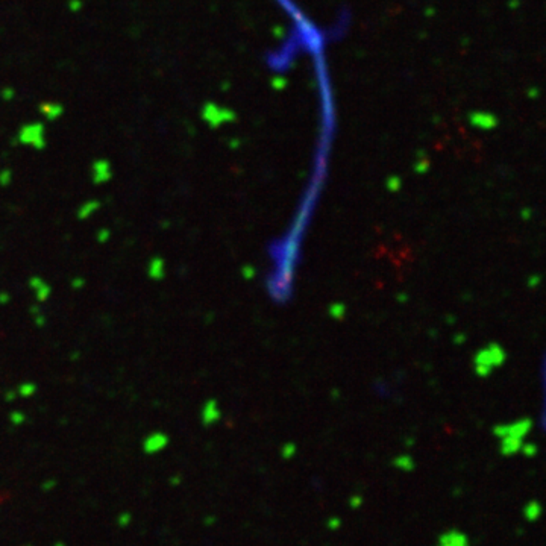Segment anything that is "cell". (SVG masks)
Instances as JSON below:
<instances>
[{
    "instance_id": "6da1fadb",
    "label": "cell",
    "mask_w": 546,
    "mask_h": 546,
    "mask_svg": "<svg viewBox=\"0 0 546 546\" xmlns=\"http://www.w3.org/2000/svg\"><path fill=\"white\" fill-rule=\"evenodd\" d=\"M531 426H532V423L529 419H522V420L511 423L510 426L496 428V432L502 440V443H501L502 452L507 455H511V454L517 452L519 449H522L523 439L529 432Z\"/></svg>"
},
{
    "instance_id": "7a4b0ae2",
    "label": "cell",
    "mask_w": 546,
    "mask_h": 546,
    "mask_svg": "<svg viewBox=\"0 0 546 546\" xmlns=\"http://www.w3.org/2000/svg\"><path fill=\"white\" fill-rule=\"evenodd\" d=\"M167 445H169V435L161 431H155L146 435V439L143 440V451L149 455H153L166 449Z\"/></svg>"
},
{
    "instance_id": "3957f363",
    "label": "cell",
    "mask_w": 546,
    "mask_h": 546,
    "mask_svg": "<svg viewBox=\"0 0 546 546\" xmlns=\"http://www.w3.org/2000/svg\"><path fill=\"white\" fill-rule=\"evenodd\" d=\"M113 178L111 164L106 159H97L91 166V181L94 185H103Z\"/></svg>"
},
{
    "instance_id": "277c9868",
    "label": "cell",
    "mask_w": 546,
    "mask_h": 546,
    "mask_svg": "<svg viewBox=\"0 0 546 546\" xmlns=\"http://www.w3.org/2000/svg\"><path fill=\"white\" fill-rule=\"evenodd\" d=\"M29 289L32 290L37 302L44 304L52 296V287L47 281H44L41 277H31L29 278Z\"/></svg>"
},
{
    "instance_id": "5b68a950",
    "label": "cell",
    "mask_w": 546,
    "mask_h": 546,
    "mask_svg": "<svg viewBox=\"0 0 546 546\" xmlns=\"http://www.w3.org/2000/svg\"><path fill=\"white\" fill-rule=\"evenodd\" d=\"M102 206V202L99 199H88L85 202H82L78 209H76V217L78 220L84 222V220H88L90 217H93Z\"/></svg>"
},
{
    "instance_id": "8992f818",
    "label": "cell",
    "mask_w": 546,
    "mask_h": 546,
    "mask_svg": "<svg viewBox=\"0 0 546 546\" xmlns=\"http://www.w3.org/2000/svg\"><path fill=\"white\" fill-rule=\"evenodd\" d=\"M147 275L153 281H161L166 277V262L161 256L150 258L147 264Z\"/></svg>"
},
{
    "instance_id": "52a82bcc",
    "label": "cell",
    "mask_w": 546,
    "mask_h": 546,
    "mask_svg": "<svg viewBox=\"0 0 546 546\" xmlns=\"http://www.w3.org/2000/svg\"><path fill=\"white\" fill-rule=\"evenodd\" d=\"M29 314H31L32 320H34V323L37 325V328H43L47 323V317H46L44 311L41 310V307L38 304H34L29 308Z\"/></svg>"
},
{
    "instance_id": "ba28073f",
    "label": "cell",
    "mask_w": 546,
    "mask_h": 546,
    "mask_svg": "<svg viewBox=\"0 0 546 546\" xmlns=\"http://www.w3.org/2000/svg\"><path fill=\"white\" fill-rule=\"evenodd\" d=\"M16 390H17V395L20 398H31L38 392V386L35 383H32V381H25Z\"/></svg>"
},
{
    "instance_id": "9c48e42d",
    "label": "cell",
    "mask_w": 546,
    "mask_h": 546,
    "mask_svg": "<svg viewBox=\"0 0 546 546\" xmlns=\"http://www.w3.org/2000/svg\"><path fill=\"white\" fill-rule=\"evenodd\" d=\"M541 378H543V390H544V401H543V410H541V417H540V426L541 431L546 432V357H544V363H543V369H541Z\"/></svg>"
},
{
    "instance_id": "30bf717a",
    "label": "cell",
    "mask_w": 546,
    "mask_h": 546,
    "mask_svg": "<svg viewBox=\"0 0 546 546\" xmlns=\"http://www.w3.org/2000/svg\"><path fill=\"white\" fill-rule=\"evenodd\" d=\"M448 541H445L443 538L440 540V546H467L466 537L460 535V534H449L446 535Z\"/></svg>"
},
{
    "instance_id": "8fae6325",
    "label": "cell",
    "mask_w": 546,
    "mask_h": 546,
    "mask_svg": "<svg viewBox=\"0 0 546 546\" xmlns=\"http://www.w3.org/2000/svg\"><path fill=\"white\" fill-rule=\"evenodd\" d=\"M475 125H478V126H481V128H485V129H490V128H493V126H496V123H498V120L493 117V116H490V114H482V116H475Z\"/></svg>"
},
{
    "instance_id": "7c38bea8",
    "label": "cell",
    "mask_w": 546,
    "mask_h": 546,
    "mask_svg": "<svg viewBox=\"0 0 546 546\" xmlns=\"http://www.w3.org/2000/svg\"><path fill=\"white\" fill-rule=\"evenodd\" d=\"M110 238H111V229H108V228H100V229L96 232V240H97L100 244L108 243Z\"/></svg>"
},
{
    "instance_id": "4fadbf2b",
    "label": "cell",
    "mask_w": 546,
    "mask_h": 546,
    "mask_svg": "<svg viewBox=\"0 0 546 546\" xmlns=\"http://www.w3.org/2000/svg\"><path fill=\"white\" fill-rule=\"evenodd\" d=\"M10 420H11V423L16 425V426L23 425V423L26 422V414L22 413V411H13V413L10 414Z\"/></svg>"
},
{
    "instance_id": "5bb4252c",
    "label": "cell",
    "mask_w": 546,
    "mask_h": 546,
    "mask_svg": "<svg viewBox=\"0 0 546 546\" xmlns=\"http://www.w3.org/2000/svg\"><path fill=\"white\" fill-rule=\"evenodd\" d=\"M13 182V172L11 170H2L0 172V187H8Z\"/></svg>"
},
{
    "instance_id": "9a60e30c",
    "label": "cell",
    "mask_w": 546,
    "mask_h": 546,
    "mask_svg": "<svg viewBox=\"0 0 546 546\" xmlns=\"http://www.w3.org/2000/svg\"><path fill=\"white\" fill-rule=\"evenodd\" d=\"M85 286H87V280L82 278V277H73V278L70 280V287H72L73 290H82Z\"/></svg>"
},
{
    "instance_id": "2e32d148",
    "label": "cell",
    "mask_w": 546,
    "mask_h": 546,
    "mask_svg": "<svg viewBox=\"0 0 546 546\" xmlns=\"http://www.w3.org/2000/svg\"><path fill=\"white\" fill-rule=\"evenodd\" d=\"M11 299H13V296H11V293L10 292H7V290H0V305H8L10 302H11Z\"/></svg>"
},
{
    "instance_id": "e0dca14e",
    "label": "cell",
    "mask_w": 546,
    "mask_h": 546,
    "mask_svg": "<svg viewBox=\"0 0 546 546\" xmlns=\"http://www.w3.org/2000/svg\"><path fill=\"white\" fill-rule=\"evenodd\" d=\"M17 396H19V395H17V390H13V389H8V390L4 393V398H5L7 402H13Z\"/></svg>"
},
{
    "instance_id": "ac0fdd59",
    "label": "cell",
    "mask_w": 546,
    "mask_h": 546,
    "mask_svg": "<svg viewBox=\"0 0 546 546\" xmlns=\"http://www.w3.org/2000/svg\"><path fill=\"white\" fill-rule=\"evenodd\" d=\"M528 96H529L531 99H537V97H538V90H537L535 87H534V90L531 88V90L528 91Z\"/></svg>"
}]
</instances>
